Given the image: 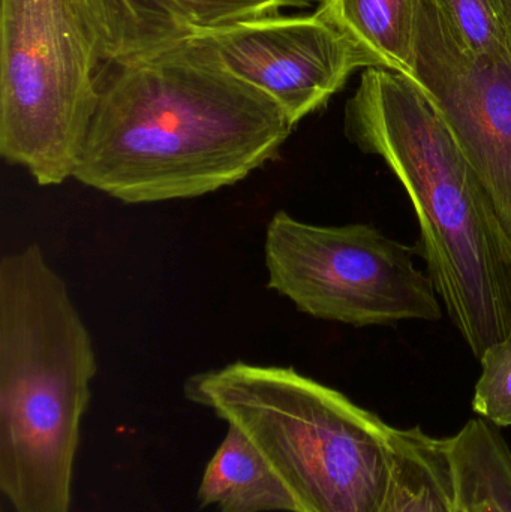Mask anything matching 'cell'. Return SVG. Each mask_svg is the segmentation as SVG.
Returning <instances> with one entry per match:
<instances>
[{
	"label": "cell",
	"instance_id": "10",
	"mask_svg": "<svg viewBox=\"0 0 511 512\" xmlns=\"http://www.w3.org/2000/svg\"><path fill=\"white\" fill-rule=\"evenodd\" d=\"M393 444L392 480L380 512H461L449 438L395 427Z\"/></svg>",
	"mask_w": 511,
	"mask_h": 512
},
{
	"label": "cell",
	"instance_id": "11",
	"mask_svg": "<svg viewBox=\"0 0 511 512\" xmlns=\"http://www.w3.org/2000/svg\"><path fill=\"white\" fill-rule=\"evenodd\" d=\"M419 0H320L317 9L378 68L410 75Z\"/></svg>",
	"mask_w": 511,
	"mask_h": 512
},
{
	"label": "cell",
	"instance_id": "16",
	"mask_svg": "<svg viewBox=\"0 0 511 512\" xmlns=\"http://www.w3.org/2000/svg\"><path fill=\"white\" fill-rule=\"evenodd\" d=\"M501 8H503L504 20H506L507 32H509L511 47V0H500Z\"/></svg>",
	"mask_w": 511,
	"mask_h": 512
},
{
	"label": "cell",
	"instance_id": "7",
	"mask_svg": "<svg viewBox=\"0 0 511 512\" xmlns=\"http://www.w3.org/2000/svg\"><path fill=\"white\" fill-rule=\"evenodd\" d=\"M186 44L275 99L299 125L375 60L318 9L194 30Z\"/></svg>",
	"mask_w": 511,
	"mask_h": 512
},
{
	"label": "cell",
	"instance_id": "4",
	"mask_svg": "<svg viewBox=\"0 0 511 512\" xmlns=\"http://www.w3.org/2000/svg\"><path fill=\"white\" fill-rule=\"evenodd\" d=\"M99 60L65 0H2L0 155L39 186L74 179Z\"/></svg>",
	"mask_w": 511,
	"mask_h": 512
},
{
	"label": "cell",
	"instance_id": "2",
	"mask_svg": "<svg viewBox=\"0 0 511 512\" xmlns=\"http://www.w3.org/2000/svg\"><path fill=\"white\" fill-rule=\"evenodd\" d=\"M345 137L383 159L407 192L420 252L474 357L511 333V236L491 195L419 84L366 68L345 105Z\"/></svg>",
	"mask_w": 511,
	"mask_h": 512
},
{
	"label": "cell",
	"instance_id": "5",
	"mask_svg": "<svg viewBox=\"0 0 511 512\" xmlns=\"http://www.w3.org/2000/svg\"><path fill=\"white\" fill-rule=\"evenodd\" d=\"M419 246L371 225L320 227L275 213L264 240L267 286L312 318L354 327L438 321L437 288L416 265Z\"/></svg>",
	"mask_w": 511,
	"mask_h": 512
},
{
	"label": "cell",
	"instance_id": "8",
	"mask_svg": "<svg viewBox=\"0 0 511 512\" xmlns=\"http://www.w3.org/2000/svg\"><path fill=\"white\" fill-rule=\"evenodd\" d=\"M96 59L119 66L155 56L192 33L171 0H65Z\"/></svg>",
	"mask_w": 511,
	"mask_h": 512
},
{
	"label": "cell",
	"instance_id": "9",
	"mask_svg": "<svg viewBox=\"0 0 511 512\" xmlns=\"http://www.w3.org/2000/svg\"><path fill=\"white\" fill-rule=\"evenodd\" d=\"M197 498L201 508L213 505L218 512H296L278 475L231 426L204 471Z\"/></svg>",
	"mask_w": 511,
	"mask_h": 512
},
{
	"label": "cell",
	"instance_id": "6",
	"mask_svg": "<svg viewBox=\"0 0 511 512\" xmlns=\"http://www.w3.org/2000/svg\"><path fill=\"white\" fill-rule=\"evenodd\" d=\"M411 80L437 108L511 236V53L480 56L419 0Z\"/></svg>",
	"mask_w": 511,
	"mask_h": 512
},
{
	"label": "cell",
	"instance_id": "12",
	"mask_svg": "<svg viewBox=\"0 0 511 512\" xmlns=\"http://www.w3.org/2000/svg\"><path fill=\"white\" fill-rule=\"evenodd\" d=\"M461 512H511V450L497 426L468 421L449 438Z\"/></svg>",
	"mask_w": 511,
	"mask_h": 512
},
{
	"label": "cell",
	"instance_id": "3",
	"mask_svg": "<svg viewBox=\"0 0 511 512\" xmlns=\"http://www.w3.org/2000/svg\"><path fill=\"white\" fill-rule=\"evenodd\" d=\"M183 393L239 430L278 475L296 512H380L395 459L378 415L293 367L227 364Z\"/></svg>",
	"mask_w": 511,
	"mask_h": 512
},
{
	"label": "cell",
	"instance_id": "1",
	"mask_svg": "<svg viewBox=\"0 0 511 512\" xmlns=\"http://www.w3.org/2000/svg\"><path fill=\"white\" fill-rule=\"evenodd\" d=\"M101 83L74 179L126 204L204 197L278 158L296 123L186 41Z\"/></svg>",
	"mask_w": 511,
	"mask_h": 512
},
{
	"label": "cell",
	"instance_id": "13",
	"mask_svg": "<svg viewBox=\"0 0 511 512\" xmlns=\"http://www.w3.org/2000/svg\"><path fill=\"white\" fill-rule=\"evenodd\" d=\"M453 35L471 53H511L509 32L500 0H432Z\"/></svg>",
	"mask_w": 511,
	"mask_h": 512
},
{
	"label": "cell",
	"instance_id": "15",
	"mask_svg": "<svg viewBox=\"0 0 511 512\" xmlns=\"http://www.w3.org/2000/svg\"><path fill=\"white\" fill-rule=\"evenodd\" d=\"M320 0H171L192 32L282 14Z\"/></svg>",
	"mask_w": 511,
	"mask_h": 512
},
{
	"label": "cell",
	"instance_id": "14",
	"mask_svg": "<svg viewBox=\"0 0 511 512\" xmlns=\"http://www.w3.org/2000/svg\"><path fill=\"white\" fill-rule=\"evenodd\" d=\"M482 376L474 388V412L489 423L511 426V333L489 346L482 357Z\"/></svg>",
	"mask_w": 511,
	"mask_h": 512
}]
</instances>
